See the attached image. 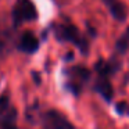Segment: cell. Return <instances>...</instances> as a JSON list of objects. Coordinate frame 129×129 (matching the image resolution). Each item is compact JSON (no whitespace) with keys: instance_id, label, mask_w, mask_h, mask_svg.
<instances>
[{"instance_id":"cell-1","label":"cell","mask_w":129,"mask_h":129,"mask_svg":"<svg viewBox=\"0 0 129 129\" xmlns=\"http://www.w3.org/2000/svg\"><path fill=\"white\" fill-rule=\"evenodd\" d=\"M14 20L15 22L20 21H32L38 17V11L35 4L31 0H18L14 7Z\"/></svg>"},{"instance_id":"cell-2","label":"cell","mask_w":129,"mask_h":129,"mask_svg":"<svg viewBox=\"0 0 129 129\" xmlns=\"http://www.w3.org/2000/svg\"><path fill=\"white\" fill-rule=\"evenodd\" d=\"M43 128L45 129H74V125L58 111H50L46 112L45 121H43Z\"/></svg>"},{"instance_id":"cell-3","label":"cell","mask_w":129,"mask_h":129,"mask_svg":"<svg viewBox=\"0 0 129 129\" xmlns=\"http://www.w3.org/2000/svg\"><path fill=\"white\" fill-rule=\"evenodd\" d=\"M57 38L61 40H67V42H72L79 45L81 43V38H79V34L76 31L75 26L72 25H60L57 28Z\"/></svg>"},{"instance_id":"cell-4","label":"cell","mask_w":129,"mask_h":129,"mask_svg":"<svg viewBox=\"0 0 129 129\" xmlns=\"http://www.w3.org/2000/svg\"><path fill=\"white\" fill-rule=\"evenodd\" d=\"M39 47V40L38 38L35 36L34 34L31 32H25L21 38V42H20V49L25 53H35Z\"/></svg>"},{"instance_id":"cell-5","label":"cell","mask_w":129,"mask_h":129,"mask_svg":"<svg viewBox=\"0 0 129 129\" xmlns=\"http://www.w3.org/2000/svg\"><path fill=\"white\" fill-rule=\"evenodd\" d=\"M97 89L106 100H110L112 97V87H111V85H110V82H108L106 75H101V78L99 79Z\"/></svg>"},{"instance_id":"cell-6","label":"cell","mask_w":129,"mask_h":129,"mask_svg":"<svg viewBox=\"0 0 129 129\" xmlns=\"http://www.w3.org/2000/svg\"><path fill=\"white\" fill-rule=\"evenodd\" d=\"M110 11H111L112 17L119 21H123L126 17V9L123 7L122 3H111L110 4Z\"/></svg>"},{"instance_id":"cell-7","label":"cell","mask_w":129,"mask_h":129,"mask_svg":"<svg viewBox=\"0 0 129 129\" xmlns=\"http://www.w3.org/2000/svg\"><path fill=\"white\" fill-rule=\"evenodd\" d=\"M7 104H9V97H7V96L0 97V112L4 111V108L7 107Z\"/></svg>"},{"instance_id":"cell-8","label":"cell","mask_w":129,"mask_h":129,"mask_svg":"<svg viewBox=\"0 0 129 129\" xmlns=\"http://www.w3.org/2000/svg\"><path fill=\"white\" fill-rule=\"evenodd\" d=\"M106 2H108V0H106Z\"/></svg>"}]
</instances>
